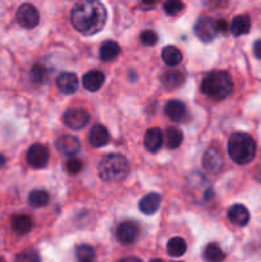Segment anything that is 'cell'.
<instances>
[{"label":"cell","mask_w":261,"mask_h":262,"mask_svg":"<svg viewBox=\"0 0 261 262\" xmlns=\"http://www.w3.org/2000/svg\"><path fill=\"white\" fill-rule=\"evenodd\" d=\"M107 20L106 8L97 0H83L73 5L71 22L82 35L92 36L105 27Z\"/></svg>","instance_id":"obj_1"},{"label":"cell","mask_w":261,"mask_h":262,"mask_svg":"<svg viewBox=\"0 0 261 262\" xmlns=\"http://www.w3.org/2000/svg\"><path fill=\"white\" fill-rule=\"evenodd\" d=\"M233 79L225 71H212L204 77L201 91L214 100H224L233 92Z\"/></svg>","instance_id":"obj_2"},{"label":"cell","mask_w":261,"mask_h":262,"mask_svg":"<svg viewBox=\"0 0 261 262\" xmlns=\"http://www.w3.org/2000/svg\"><path fill=\"white\" fill-rule=\"evenodd\" d=\"M228 154L238 165H246L255 159L256 142L248 133L235 132L228 141Z\"/></svg>","instance_id":"obj_3"},{"label":"cell","mask_w":261,"mask_h":262,"mask_svg":"<svg viewBox=\"0 0 261 262\" xmlns=\"http://www.w3.org/2000/svg\"><path fill=\"white\" fill-rule=\"evenodd\" d=\"M99 176L105 182H120L129 174V163L120 154H109L97 165Z\"/></svg>","instance_id":"obj_4"},{"label":"cell","mask_w":261,"mask_h":262,"mask_svg":"<svg viewBox=\"0 0 261 262\" xmlns=\"http://www.w3.org/2000/svg\"><path fill=\"white\" fill-rule=\"evenodd\" d=\"M15 18H17V22L19 23L20 27L28 28V30L35 28L40 22L38 10L32 4H28V3H25V4L18 8Z\"/></svg>","instance_id":"obj_5"},{"label":"cell","mask_w":261,"mask_h":262,"mask_svg":"<svg viewBox=\"0 0 261 262\" xmlns=\"http://www.w3.org/2000/svg\"><path fill=\"white\" fill-rule=\"evenodd\" d=\"M63 120L64 124L71 129H82L90 122V113L86 109L73 107V109H68L64 113Z\"/></svg>","instance_id":"obj_6"},{"label":"cell","mask_w":261,"mask_h":262,"mask_svg":"<svg viewBox=\"0 0 261 262\" xmlns=\"http://www.w3.org/2000/svg\"><path fill=\"white\" fill-rule=\"evenodd\" d=\"M26 160L31 168H45L49 161V150L41 143H33L26 154Z\"/></svg>","instance_id":"obj_7"},{"label":"cell","mask_w":261,"mask_h":262,"mask_svg":"<svg viewBox=\"0 0 261 262\" xmlns=\"http://www.w3.org/2000/svg\"><path fill=\"white\" fill-rule=\"evenodd\" d=\"M216 27L211 18L201 17L197 19L194 25V35L202 41V42H211L216 37Z\"/></svg>","instance_id":"obj_8"},{"label":"cell","mask_w":261,"mask_h":262,"mask_svg":"<svg viewBox=\"0 0 261 262\" xmlns=\"http://www.w3.org/2000/svg\"><path fill=\"white\" fill-rule=\"evenodd\" d=\"M223 165H224V159H223L219 148L210 147L205 151L204 156H202V166L205 170L216 174L222 170Z\"/></svg>","instance_id":"obj_9"},{"label":"cell","mask_w":261,"mask_h":262,"mask_svg":"<svg viewBox=\"0 0 261 262\" xmlns=\"http://www.w3.org/2000/svg\"><path fill=\"white\" fill-rule=\"evenodd\" d=\"M138 234H140V228H138L137 223L130 222H122L117 228V238L119 242L124 243V245H129L137 239Z\"/></svg>","instance_id":"obj_10"},{"label":"cell","mask_w":261,"mask_h":262,"mask_svg":"<svg viewBox=\"0 0 261 262\" xmlns=\"http://www.w3.org/2000/svg\"><path fill=\"white\" fill-rule=\"evenodd\" d=\"M55 147L59 152H61L63 155L73 156L81 150V142L77 137L71 135H64L60 136L58 140L55 141Z\"/></svg>","instance_id":"obj_11"},{"label":"cell","mask_w":261,"mask_h":262,"mask_svg":"<svg viewBox=\"0 0 261 262\" xmlns=\"http://www.w3.org/2000/svg\"><path fill=\"white\" fill-rule=\"evenodd\" d=\"M56 86L64 95H72L78 89V77L71 72H64L56 78Z\"/></svg>","instance_id":"obj_12"},{"label":"cell","mask_w":261,"mask_h":262,"mask_svg":"<svg viewBox=\"0 0 261 262\" xmlns=\"http://www.w3.org/2000/svg\"><path fill=\"white\" fill-rule=\"evenodd\" d=\"M164 135L160 128L153 127L145 133V147L150 152H158L163 146Z\"/></svg>","instance_id":"obj_13"},{"label":"cell","mask_w":261,"mask_h":262,"mask_svg":"<svg viewBox=\"0 0 261 262\" xmlns=\"http://www.w3.org/2000/svg\"><path fill=\"white\" fill-rule=\"evenodd\" d=\"M109 130L101 124H95L89 133V142L94 147H104L109 143Z\"/></svg>","instance_id":"obj_14"},{"label":"cell","mask_w":261,"mask_h":262,"mask_svg":"<svg viewBox=\"0 0 261 262\" xmlns=\"http://www.w3.org/2000/svg\"><path fill=\"white\" fill-rule=\"evenodd\" d=\"M228 219L238 227H245L250 222V212L243 205L235 204L228 210Z\"/></svg>","instance_id":"obj_15"},{"label":"cell","mask_w":261,"mask_h":262,"mask_svg":"<svg viewBox=\"0 0 261 262\" xmlns=\"http://www.w3.org/2000/svg\"><path fill=\"white\" fill-rule=\"evenodd\" d=\"M160 202V194L154 193L153 192V193L146 194L145 197H142V199L140 200V202H138V209H140L141 212H143L145 215H153L159 210Z\"/></svg>","instance_id":"obj_16"},{"label":"cell","mask_w":261,"mask_h":262,"mask_svg":"<svg viewBox=\"0 0 261 262\" xmlns=\"http://www.w3.org/2000/svg\"><path fill=\"white\" fill-rule=\"evenodd\" d=\"M105 82V76L101 71H90L87 72L86 74L82 78V83H83V87L89 91L95 92L97 90H100V87L104 84Z\"/></svg>","instance_id":"obj_17"},{"label":"cell","mask_w":261,"mask_h":262,"mask_svg":"<svg viewBox=\"0 0 261 262\" xmlns=\"http://www.w3.org/2000/svg\"><path fill=\"white\" fill-rule=\"evenodd\" d=\"M251 30V18L247 14H240L233 18L230 25V32L234 36L247 35Z\"/></svg>","instance_id":"obj_18"},{"label":"cell","mask_w":261,"mask_h":262,"mask_svg":"<svg viewBox=\"0 0 261 262\" xmlns=\"http://www.w3.org/2000/svg\"><path fill=\"white\" fill-rule=\"evenodd\" d=\"M164 110H165V114L168 115L169 119L174 120V122H179L186 115V106H184L183 102L178 101V100H170V101L166 102Z\"/></svg>","instance_id":"obj_19"},{"label":"cell","mask_w":261,"mask_h":262,"mask_svg":"<svg viewBox=\"0 0 261 262\" xmlns=\"http://www.w3.org/2000/svg\"><path fill=\"white\" fill-rule=\"evenodd\" d=\"M161 58H163L164 63L169 67H177L182 63L183 60V55H182L181 50L176 46H165L161 51Z\"/></svg>","instance_id":"obj_20"},{"label":"cell","mask_w":261,"mask_h":262,"mask_svg":"<svg viewBox=\"0 0 261 262\" xmlns=\"http://www.w3.org/2000/svg\"><path fill=\"white\" fill-rule=\"evenodd\" d=\"M161 82L168 90L178 89L179 86L183 84L184 74L182 71H168L161 77Z\"/></svg>","instance_id":"obj_21"},{"label":"cell","mask_w":261,"mask_h":262,"mask_svg":"<svg viewBox=\"0 0 261 262\" xmlns=\"http://www.w3.org/2000/svg\"><path fill=\"white\" fill-rule=\"evenodd\" d=\"M120 54V46L115 41L107 40L100 46V59L104 61L114 60Z\"/></svg>","instance_id":"obj_22"},{"label":"cell","mask_w":261,"mask_h":262,"mask_svg":"<svg viewBox=\"0 0 261 262\" xmlns=\"http://www.w3.org/2000/svg\"><path fill=\"white\" fill-rule=\"evenodd\" d=\"M10 223H12V229L18 234H26L32 228V219L28 215H14Z\"/></svg>","instance_id":"obj_23"},{"label":"cell","mask_w":261,"mask_h":262,"mask_svg":"<svg viewBox=\"0 0 261 262\" xmlns=\"http://www.w3.org/2000/svg\"><path fill=\"white\" fill-rule=\"evenodd\" d=\"M186 241L179 237L171 238V239H169L168 245H166V252L171 257H181V256H183L186 253Z\"/></svg>","instance_id":"obj_24"},{"label":"cell","mask_w":261,"mask_h":262,"mask_svg":"<svg viewBox=\"0 0 261 262\" xmlns=\"http://www.w3.org/2000/svg\"><path fill=\"white\" fill-rule=\"evenodd\" d=\"M165 145L166 147L174 150V148H178L179 146L183 142V133L178 129V128L170 127L165 130Z\"/></svg>","instance_id":"obj_25"},{"label":"cell","mask_w":261,"mask_h":262,"mask_svg":"<svg viewBox=\"0 0 261 262\" xmlns=\"http://www.w3.org/2000/svg\"><path fill=\"white\" fill-rule=\"evenodd\" d=\"M204 258L207 262H222L225 258V253L217 243H209L204 250Z\"/></svg>","instance_id":"obj_26"},{"label":"cell","mask_w":261,"mask_h":262,"mask_svg":"<svg viewBox=\"0 0 261 262\" xmlns=\"http://www.w3.org/2000/svg\"><path fill=\"white\" fill-rule=\"evenodd\" d=\"M77 262H96V253L92 246L79 245L76 247Z\"/></svg>","instance_id":"obj_27"},{"label":"cell","mask_w":261,"mask_h":262,"mask_svg":"<svg viewBox=\"0 0 261 262\" xmlns=\"http://www.w3.org/2000/svg\"><path fill=\"white\" fill-rule=\"evenodd\" d=\"M49 200H50L49 193L46 191H42V189H35V191L28 194V204L32 207H36V209L46 206Z\"/></svg>","instance_id":"obj_28"},{"label":"cell","mask_w":261,"mask_h":262,"mask_svg":"<svg viewBox=\"0 0 261 262\" xmlns=\"http://www.w3.org/2000/svg\"><path fill=\"white\" fill-rule=\"evenodd\" d=\"M14 262H41V260L37 251H35L33 248H27V250L18 253Z\"/></svg>","instance_id":"obj_29"},{"label":"cell","mask_w":261,"mask_h":262,"mask_svg":"<svg viewBox=\"0 0 261 262\" xmlns=\"http://www.w3.org/2000/svg\"><path fill=\"white\" fill-rule=\"evenodd\" d=\"M46 78V69L40 64H36L30 71V79L33 83H42Z\"/></svg>","instance_id":"obj_30"},{"label":"cell","mask_w":261,"mask_h":262,"mask_svg":"<svg viewBox=\"0 0 261 262\" xmlns=\"http://www.w3.org/2000/svg\"><path fill=\"white\" fill-rule=\"evenodd\" d=\"M163 8L164 12L168 15H176L182 12V9L184 8V4L182 2H178V0H169V2L164 3Z\"/></svg>","instance_id":"obj_31"},{"label":"cell","mask_w":261,"mask_h":262,"mask_svg":"<svg viewBox=\"0 0 261 262\" xmlns=\"http://www.w3.org/2000/svg\"><path fill=\"white\" fill-rule=\"evenodd\" d=\"M83 169V161L77 158H71L66 163V170L72 176H76Z\"/></svg>","instance_id":"obj_32"},{"label":"cell","mask_w":261,"mask_h":262,"mask_svg":"<svg viewBox=\"0 0 261 262\" xmlns=\"http://www.w3.org/2000/svg\"><path fill=\"white\" fill-rule=\"evenodd\" d=\"M159 37H158V33L155 31H151V30H146L141 33L140 36V41L146 46H154L156 45L158 42Z\"/></svg>","instance_id":"obj_33"},{"label":"cell","mask_w":261,"mask_h":262,"mask_svg":"<svg viewBox=\"0 0 261 262\" xmlns=\"http://www.w3.org/2000/svg\"><path fill=\"white\" fill-rule=\"evenodd\" d=\"M215 27H216V31L220 33H224L227 35L229 32V25L225 19H219L216 23H215Z\"/></svg>","instance_id":"obj_34"},{"label":"cell","mask_w":261,"mask_h":262,"mask_svg":"<svg viewBox=\"0 0 261 262\" xmlns=\"http://www.w3.org/2000/svg\"><path fill=\"white\" fill-rule=\"evenodd\" d=\"M253 54H255L256 58L261 60V40H257L253 43Z\"/></svg>","instance_id":"obj_35"},{"label":"cell","mask_w":261,"mask_h":262,"mask_svg":"<svg viewBox=\"0 0 261 262\" xmlns=\"http://www.w3.org/2000/svg\"><path fill=\"white\" fill-rule=\"evenodd\" d=\"M118 262H142V261L137 257H125V258H122V260Z\"/></svg>","instance_id":"obj_36"},{"label":"cell","mask_w":261,"mask_h":262,"mask_svg":"<svg viewBox=\"0 0 261 262\" xmlns=\"http://www.w3.org/2000/svg\"><path fill=\"white\" fill-rule=\"evenodd\" d=\"M5 161H7V159H5V156L3 155V154H0V169H2L3 166L5 165Z\"/></svg>","instance_id":"obj_37"},{"label":"cell","mask_w":261,"mask_h":262,"mask_svg":"<svg viewBox=\"0 0 261 262\" xmlns=\"http://www.w3.org/2000/svg\"><path fill=\"white\" fill-rule=\"evenodd\" d=\"M151 262H164L163 260H151Z\"/></svg>","instance_id":"obj_38"},{"label":"cell","mask_w":261,"mask_h":262,"mask_svg":"<svg viewBox=\"0 0 261 262\" xmlns=\"http://www.w3.org/2000/svg\"><path fill=\"white\" fill-rule=\"evenodd\" d=\"M0 262H5L4 258H0Z\"/></svg>","instance_id":"obj_39"}]
</instances>
